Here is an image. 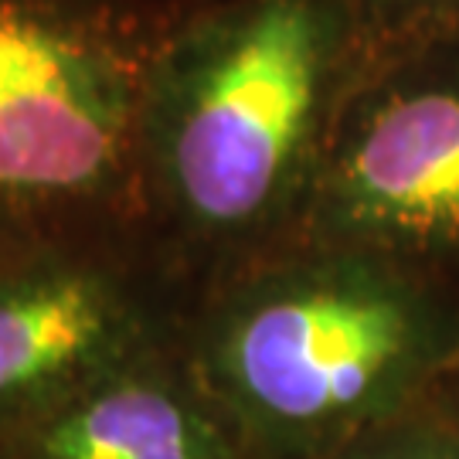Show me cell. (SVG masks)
Here are the masks:
<instances>
[{
  "label": "cell",
  "mask_w": 459,
  "mask_h": 459,
  "mask_svg": "<svg viewBox=\"0 0 459 459\" xmlns=\"http://www.w3.org/2000/svg\"><path fill=\"white\" fill-rule=\"evenodd\" d=\"M453 381H459V358H456V364H453V371H449V375H446V381H443V385H453Z\"/></svg>",
  "instance_id": "cell-9"
},
{
  "label": "cell",
  "mask_w": 459,
  "mask_h": 459,
  "mask_svg": "<svg viewBox=\"0 0 459 459\" xmlns=\"http://www.w3.org/2000/svg\"><path fill=\"white\" fill-rule=\"evenodd\" d=\"M0 459H252L181 333L92 375L0 439Z\"/></svg>",
  "instance_id": "cell-6"
},
{
  "label": "cell",
  "mask_w": 459,
  "mask_h": 459,
  "mask_svg": "<svg viewBox=\"0 0 459 459\" xmlns=\"http://www.w3.org/2000/svg\"><path fill=\"white\" fill-rule=\"evenodd\" d=\"M330 459H459V426L446 415L436 392L419 409L368 432Z\"/></svg>",
  "instance_id": "cell-8"
},
{
  "label": "cell",
  "mask_w": 459,
  "mask_h": 459,
  "mask_svg": "<svg viewBox=\"0 0 459 459\" xmlns=\"http://www.w3.org/2000/svg\"><path fill=\"white\" fill-rule=\"evenodd\" d=\"M181 344L252 459H330L419 409L459 358V293L293 238L187 307Z\"/></svg>",
  "instance_id": "cell-2"
},
{
  "label": "cell",
  "mask_w": 459,
  "mask_h": 459,
  "mask_svg": "<svg viewBox=\"0 0 459 459\" xmlns=\"http://www.w3.org/2000/svg\"><path fill=\"white\" fill-rule=\"evenodd\" d=\"M368 62L439 38H459V0H351Z\"/></svg>",
  "instance_id": "cell-7"
},
{
  "label": "cell",
  "mask_w": 459,
  "mask_h": 459,
  "mask_svg": "<svg viewBox=\"0 0 459 459\" xmlns=\"http://www.w3.org/2000/svg\"><path fill=\"white\" fill-rule=\"evenodd\" d=\"M197 0H0V255L143 238L140 123Z\"/></svg>",
  "instance_id": "cell-3"
},
{
  "label": "cell",
  "mask_w": 459,
  "mask_h": 459,
  "mask_svg": "<svg viewBox=\"0 0 459 459\" xmlns=\"http://www.w3.org/2000/svg\"><path fill=\"white\" fill-rule=\"evenodd\" d=\"M187 293L143 238L0 255V439L62 394L178 337Z\"/></svg>",
  "instance_id": "cell-5"
},
{
  "label": "cell",
  "mask_w": 459,
  "mask_h": 459,
  "mask_svg": "<svg viewBox=\"0 0 459 459\" xmlns=\"http://www.w3.org/2000/svg\"><path fill=\"white\" fill-rule=\"evenodd\" d=\"M296 238L375 252L459 293V38L364 65Z\"/></svg>",
  "instance_id": "cell-4"
},
{
  "label": "cell",
  "mask_w": 459,
  "mask_h": 459,
  "mask_svg": "<svg viewBox=\"0 0 459 459\" xmlns=\"http://www.w3.org/2000/svg\"><path fill=\"white\" fill-rule=\"evenodd\" d=\"M368 65L351 0H197L140 123L153 255L187 293L293 242Z\"/></svg>",
  "instance_id": "cell-1"
}]
</instances>
